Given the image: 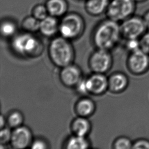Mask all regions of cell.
<instances>
[{
	"label": "cell",
	"instance_id": "obj_7",
	"mask_svg": "<svg viewBox=\"0 0 149 149\" xmlns=\"http://www.w3.org/2000/svg\"><path fill=\"white\" fill-rule=\"evenodd\" d=\"M129 72L134 76H141L149 71V55L139 49L129 52L126 61Z\"/></svg>",
	"mask_w": 149,
	"mask_h": 149
},
{
	"label": "cell",
	"instance_id": "obj_4",
	"mask_svg": "<svg viewBox=\"0 0 149 149\" xmlns=\"http://www.w3.org/2000/svg\"><path fill=\"white\" fill-rule=\"evenodd\" d=\"M85 29V22L83 17L75 12L67 13L62 17L59 24L61 36L71 40L79 38Z\"/></svg>",
	"mask_w": 149,
	"mask_h": 149
},
{
	"label": "cell",
	"instance_id": "obj_23",
	"mask_svg": "<svg viewBox=\"0 0 149 149\" xmlns=\"http://www.w3.org/2000/svg\"><path fill=\"white\" fill-rule=\"evenodd\" d=\"M32 15L40 21L49 16V12L45 5L38 4L35 6L32 11Z\"/></svg>",
	"mask_w": 149,
	"mask_h": 149
},
{
	"label": "cell",
	"instance_id": "obj_13",
	"mask_svg": "<svg viewBox=\"0 0 149 149\" xmlns=\"http://www.w3.org/2000/svg\"><path fill=\"white\" fill-rule=\"evenodd\" d=\"M57 18L49 15L46 18L41 20L39 31L43 36L52 37L58 32L60 22Z\"/></svg>",
	"mask_w": 149,
	"mask_h": 149
},
{
	"label": "cell",
	"instance_id": "obj_25",
	"mask_svg": "<svg viewBox=\"0 0 149 149\" xmlns=\"http://www.w3.org/2000/svg\"><path fill=\"white\" fill-rule=\"evenodd\" d=\"M139 47L143 52L149 55V32L147 31L139 39Z\"/></svg>",
	"mask_w": 149,
	"mask_h": 149
},
{
	"label": "cell",
	"instance_id": "obj_29",
	"mask_svg": "<svg viewBox=\"0 0 149 149\" xmlns=\"http://www.w3.org/2000/svg\"><path fill=\"white\" fill-rule=\"evenodd\" d=\"M78 93L81 94H88L86 85V79H83L79 81L77 86L74 87Z\"/></svg>",
	"mask_w": 149,
	"mask_h": 149
},
{
	"label": "cell",
	"instance_id": "obj_5",
	"mask_svg": "<svg viewBox=\"0 0 149 149\" xmlns=\"http://www.w3.org/2000/svg\"><path fill=\"white\" fill-rule=\"evenodd\" d=\"M136 4L134 0H111L105 12L107 18L121 22L134 15Z\"/></svg>",
	"mask_w": 149,
	"mask_h": 149
},
{
	"label": "cell",
	"instance_id": "obj_1",
	"mask_svg": "<svg viewBox=\"0 0 149 149\" xmlns=\"http://www.w3.org/2000/svg\"><path fill=\"white\" fill-rule=\"evenodd\" d=\"M92 39L97 49L111 51L122 39L120 24L108 18L102 20L95 28Z\"/></svg>",
	"mask_w": 149,
	"mask_h": 149
},
{
	"label": "cell",
	"instance_id": "obj_32",
	"mask_svg": "<svg viewBox=\"0 0 149 149\" xmlns=\"http://www.w3.org/2000/svg\"><path fill=\"white\" fill-rule=\"evenodd\" d=\"M136 3H141L143 2H146L147 0H134Z\"/></svg>",
	"mask_w": 149,
	"mask_h": 149
},
{
	"label": "cell",
	"instance_id": "obj_18",
	"mask_svg": "<svg viewBox=\"0 0 149 149\" xmlns=\"http://www.w3.org/2000/svg\"><path fill=\"white\" fill-rule=\"evenodd\" d=\"M65 146L67 149H86L90 148V143L86 137L73 135L69 138Z\"/></svg>",
	"mask_w": 149,
	"mask_h": 149
},
{
	"label": "cell",
	"instance_id": "obj_15",
	"mask_svg": "<svg viewBox=\"0 0 149 149\" xmlns=\"http://www.w3.org/2000/svg\"><path fill=\"white\" fill-rule=\"evenodd\" d=\"M45 6L49 15L56 18L64 16L68 9L66 0H47Z\"/></svg>",
	"mask_w": 149,
	"mask_h": 149
},
{
	"label": "cell",
	"instance_id": "obj_26",
	"mask_svg": "<svg viewBox=\"0 0 149 149\" xmlns=\"http://www.w3.org/2000/svg\"><path fill=\"white\" fill-rule=\"evenodd\" d=\"M132 149H149V140L140 138L134 141Z\"/></svg>",
	"mask_w": 149,
	"mask_h": 149
},
{
	"label": "cell",
	"instance_id": "obj_30",
	"mask_svg": "<svg viewBox=\"0 0 149 149\" xmlns=\"http://www.w3.org/2000/svg\"><path fill=\"white\" fill-rule=\"evenodd\" d=\"M143 18L144 22L145 23L148 29L149 30V9L147 10L145 13L143 14V16H142Z\"/></svg>",
	"mask_w": 149,
	"mask_h": 149
},
{
	"label": "cell",
	"instance_id": "obj_16",
	"mask_svg": "<svg viewBox=\"0 0 149 149\" xmlns=\"http://www.w3.org/2000/svg\"><path fill=\"white\" fill-rule=\"evenodd\" d=\"M74 109L78 116L88 118L95 113L96 105L92 99L85 97L77 101Z\"/></svg>",
	"mask_w": 149,
	"mask_h": 149
},
{
	"label": "cell",
	"instance_id": "obj_8",
	"mask_svg": "<svg viewBox=\"0 0 149 149\" xmlns=\"http://www.w3.org/2000/svg\"><path fill=\"white\" fill-rule=\"evenodd\" d=\"M113 58L109 50L97 49L89 59V68L93 73L105 74L111 70Z\"/></svg>",
	"mask_w": 149,
	"mask_h": 149
},
{
	"label": "cell",
	"instance_id": "obj_12",
	"mask_svg": "<svg viewBox=\"0 0 149 149\" xmlns=\"http://www.w3.org/2000/svg\"><path fill=\"white\" fill-rule=\"evenodd\" d=\"M109 91L115 94L123 93L129 85V79L125 73L117 71L113 73L108 77Z\"/></svg>",
	"mask_w": 149,
	"mask_h": 149
},
{
	"label": "cell",
	"instance_id": "obj_2",
	"mask_svg": "<svg viewBox=\"0 0 149 149\" xmlns=\"http://www.w3.org/2000/svg\"><path fill=\"white\" fill-rule=\"evenodd\" d=\"M69 40L60 36L53 39L49 45L50 60L55 66L61 68L73 64L74 60V49Z\"/></svg>",
	"mask_w": 149,
	"mask_h": 149
},
{
	"label": "cell",
	"instance_id": "obj_31",
	"mask_svg": "<svg viewBox=\"0 0 149 149\" xmlns=\"http://www.w3.org/2000/svg\"><path fill=\"white\" fill-rule=\"evenodd\" d=\"M7 124L6 119H5L3 115L1 116V128L5 127V125Z\"/></svg>",
	"mask_w": 149,
	"mask_h": 149
},
{
	"label": "cell",
	"instance_id": "obj_20",
	"mask_svg": "<svg viewBox=\"0 0 149 149\" xmlns=\"http://www.w3.org/2000/svg\"><path fill=\"white\" fill-rule=\"evenodd\" d=\"M24 121V115L22 112L16 110L11 112L6 119V122L8 127L12 129L22 126Z\"/></svg>",
	"mask_w": 149,
	"mask_h": 149
},
{
	"label": "cell",
	"instance_id": "obj_6",
	"mask_svg": "<svg viewBox=\"0 0 149 149\" xmlns=\"http://www.w3.org/2000/svg\"><path fill=\"white\" fill-rule=\"evenodd\" d=\"M121 35L126 40L139 39L148 29L142 16L133 15L120 23Z\"/></svg>",
	"mask_w": 149,
	"mask_h": 149
},
{
	"label": "cell",
	"instance_id": "obj_17",
	"mask_svg": "<svg viewBox=\"0 0 149 149\" xmlns=\"http://www.w3.org/2000/svg\"><path fill=\"white\" fill-rule=\"evenodd\" d=\"M111 0H86L85 8L86 12L90 15H101L107 11Z\"/></svg>",
	"mask_w": 149,
	"mask_h": 149
},
{
	"label": "cell",
	"instance_id": "obj_10",
	"mask_svg": "<svg viewBox=\"0 0 149 149\" xmlns=\"http://www.w3.org/2000/svg\"><path fill=\"white\" fill-rule=\"evenodd\" d=\"M86 85L88 94L99 96L109 91L108 77L105 74L93 73L86 79Z\"/></svg>",
	"mask_w": 149,
	"mask_h": 149
},
{
	"label": "cell",
	"instance_id": "obj_24",
	"mask_svg": "<svg viewBox=\"0 0 149 149\" xmlns=\"http://www.w3.org/2000/svg\"><path fill=\"white\" fill-rule=\"evenodd\" d=\"M9 127H4L1 128L0 143L2 145H6L10 143L12 137V130Z\"/></svg>",
	"mask_w": 149,
	"mask_h": 149
},
{
	"label": "cell",
	"instance_id": "obj_11",
	"mask_svg": "<svg viewBox=\"0 0 149 149\" xmlns=\"http://www.w3.org/2000/svg\"><path fill=\"white\" fill-rule=\"evenodd\" d=\"M83 78L82 71L77 65L71 64L61 68L60 79L63 85L66 87H75Z\"/></svg>",
	"mask_w": 149,
	"mask_h": 149
},
{
	"label": "cell",
	"instance_id": "obj_9",
	"mask_svg": "<svg viewBox=\"0 0 149 149\" xmlns=\"http://www.w3.org/2000/svg\"><path fill=\"white\" fill-rule=\"evenodd\" d=\"M33 141L32 132L28 127L22 125L12 130L10 143L14 149H26L30 147Z\"/></svg>",
	"mask_w": 149,
	"mask_h": 149
},
{
	"label": "cell",
	"instance_id": "obj_14",
	"mask_svg": "<svg viewBox=\"0 0 149 149\" xmlns=\"http://www.w3.org/2000/svg\"><path fill=\"white\" fill-rule=\"evenodd\" d=\"M92 128L90 121L86 117H78L73 120L71 124V130L73 135L87 137Z\"/></svg>",
	"mask_w": 149,
	"mask_h": 149
},
{
	"label": "cell",
	"instance_id": "obj_27",
	"mask_svg": "<svg viewBox=\"0 0 149 149\" xmlns=\"http://www.w3.org/2000/svg\"><path fill=\"white\" fill-rule=\"evenodd\" d=\"M125 41V48L128 52H131L140 49L139 39L126 40Z\"/></svg>",
	"mask_w": 149,
	"mask_h": 149
},
{
	"label": "cell",
	"instance_id": "obj_21",
	"mask_svg": "<svg viewBox=\"0 0 149 149\" xmlns=\"http://www.w3.org/2000/svg\"><path fill=\"white\" fill-rule=\"evenodd\" d=\"M1 34L5 38H10L14 36L17 30V26L15 22L10 19H5L1 24Z\"/></svg>",
	"mask_w": 149,
	"mask_h": 149
},
{
	"label": "cell",
	"instance_id": "obj_28",
	"mask_svg": "<svg viewBox=\"0 0 149 149\" xmlns=\"http://www.w3.org/2000/svg\"><path fill=\"white\" fill-rule=\"evenodd\" d=\"M30 147L34 149H45L49 148V146L44 139H37L33 141Z\"/></svg>",
	"mask_w": 149,
	"mask_h": 149
},
{
	"label": "cell",
	"instance_id": "obj_3",
	"mask_svg": "<svg viewBox=\"0 0 149 149\" xmlns=\"http://www.w3.org/2000/svg\"><path fill=\"white\" fill-rule=\"evenodd\" d=\"M11 47L16 54L31 58L40 56L43 49L42 43L39 39L32 33L26 32L13 37Z\"/></svg>",
	"mask_w": 149,
	"mask_h": 149
},
{
	"label": "cell",
	"instance_id": "obj_22",
	"mask_svg": "<svg viewBox=\"0 0 149 149\" xmlns=\"http://www.w3.org/2000/svg\"><path fill=\"white\" fill-rule=\"evenodd\" d=\"M133 142L129 137L121 136L113 141L112 147L114 149H132Z\"/></svg>",
	"mask_w": 149,
	"mask_h": 149
},
{
	"label": "cell",
	"instance_id": "obj_19",
	"mask_svg": "<svg viewBox=\"0 0 149 149\" xmlns=\"http://www.w3.org/2000/svg\"><path fill=\"white\" fill-rule=\"evenodd\" d=\"M40 21L33 15L27 16L23 19L21 24V27L26 32H37L39 31Z\"/></svg>",
	"mask_w": 149,
	"mask_h": 149
}]
</instances>
